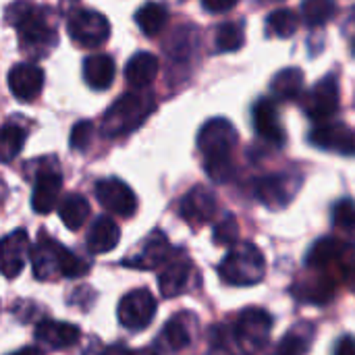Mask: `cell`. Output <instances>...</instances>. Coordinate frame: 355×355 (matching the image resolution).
Returning a JSON list of instances; mask_svg holds the SVG:
<instances>
[{
	"label": "cell",
	"instance_id": "obj_21",
	"mask_svg": "<svg viewBox=\"0 0 355 355\" xmlns=\"http://www.w3.org/2000/svg\"><path fill=\"white\" fill-rule=\"evenodd\" d=\"M35 339L52 349H67L79 343L81 331L75 324L69 322H56V320H42L35 327Z\"/></svg>",
	"mask_w": 355,
	"mask_h": 355
},
{
	"label": "cell",
	"instance_id": "obj_38",
	"mask_svg": "<svg viewBox=\"0 0 355 355\" xmlns=\"http://www.w3.org/2000/svg\"><path fill=\"white\" fill-rule=\"evenodd\" d=\"M333 355H355V337H352V335L341 337V339L335 343Z\"/></svg>",
	"mask_w": 355,
	"mask_h": 355
},
{
	"label": "cell",
	"instance_id": "obj_30",
	"mask_svg": "<svg viewBox=\"0 0 355 355\" xmlns=\"http://www.w3.org/2000/svg\"><path fill=\"white\" fill-rule=\"evenodd\" d=\"M337 12L335 0H304L302 4V19L310 27H322L327 25Z\"/></svg>",
	"mask_w": 355,
	"mask_h": 355
},
{
	"label": "cell",
	"instance_id": "obj_36",
	"mask_svg": "<svg viewBox=\"0 0 355 355\" xmlns=\"http://www.w3.org/2000/svg\"><path fill=\"white\" fill-rule=\"evenodd\" d=\"M94 137V123L92 121H79L73 129H71V137H69V146L75 152H83L89 148Z\"/></svg>",
	"mask_w": 355,
	"mask_h": 355
},
{
	"label": "cell",
	"instance_id": "obj_9",
	"mask_svg": "<svg viewBox=\"0 0 355 355\" xmlns=\"http://www.w3.org/2000/svg\"><path fill=\"white\" fill-rule=\"evenodd\" d=\"M272 329V316L262 308H245L235 322L233 335L239 345L250 352H258L266 345Z\"/></svg>",
	"mask_w": 355,
	"mask_h": 355
},
{
	"label": "cell",
	"instance_id": "obj_31",
	"mask_svg": "<svg viewBox=\"0 0 355 355\" xmlns=\"http://www.w3.org/2000/svg\"><path fill=\"white\" fill-rule=\"evenodd\" d=\"M300 25V17L295 15V10L291 8H277L268 15L266 19V29L270 35H277V37H291L295 33Z\"/></svg>",
	"mask_w": 355,
	"mask_h": 355
},
{
	"label": "cell",
	"instance_id": "obj_35",
	"mask_svg": "<svg viewBox=\"0 0 355 355\" xmlns=\"http://www.w3.org/2000/svg\"><path fill=\"white\" fill-rule=\"evenodd\" d=\"M333 223L343 231H355V202L354 200H339L333 206Z\"/></svg>",
	"mask_w": 355,
	"mask_h": 355
},
{
	"label": "cell",
	"instance_id": "obj_14",
	"mask_svg": "<svg viewBox=\"0 0 355 355\" xmlns=\"http://www.w3.org/2000/svg\"><path fill=\"white\" fill-rule=\"evenodd\" d=\"M44 71L33 62H17L8 71V89L21 102H31L42 94Z\"/></svg>",
	"mask_w": 355,
	"mask_h": 355
},
{
	"label": "cell",
	"instance_id": "obj_24",
	"mask_svg": "<svg viewBox=\"0 0 355 355\" xmlns=\"http://www.w3.org/2000/svg\"><path fill=\"white\" fill-rule=\"evenodd\" d=\"M158 58L150 52H137L129 58L125 67V79L131 87H148L158 75Z\"/></svg>",
	"mask_w": 355,
	"mask_h": 355
},
{
	"label": "cell",
	"instance_id": "obj_7",
	"mask_svg": "<svg viewBox=\"0 0 355 355\" xmlns=\"http://www.w3.org/2000/svg\"><path fill=\"white\" fill-rule=\"evenodd\" d=\"M67 31L71 40L81 48H100L110 37V23L108 19L92 8H83L71 15Z\"/></svg>",
	"mask_w": 355,
	"mask_h": 355
},
{
	"label": "cell",
	"instance_id": "obj_43",
	"mask_svg": "<svg viewBox=\"0 0 355 355\" xmlns=\"http://www.w3.org/2000/svg\"><path fill=\"white\" fill-rule=\"evenodd\" d=\"M135 355H156V354H152V352H137Z\"/></svg>",
	"mask_w": 355,
	"mask_h": 355
},
{
	"label": "cell",
	"instance_id": "obj_13",
	"mask_svg": "<svg viewBox=\"0 0 355 355\" xmlns=\"http://www.w3.org/2000/svg\"><path fill=\"white\" fill-rule=\"evenodd\" d=\"M216 208H218V202H216V196L212 193V189H208L204 185H196L193 189H189L183 196L179 212L191 227H202L214 218Z\"/></svg>",
	"mask_w": 355,
	"mask_h": 355
},
{
	"label": "cell",
	"instance_id": "obj_26",
	"mask_svg": "<svg viewBox=\"0 0 355 355\" xmlns=\"http://www.w3.org/2000/svg\"><path fill=\"white\" fill-rule=\"evenodd\" d=\"M270 89L279 100H297L304 89V71L297 67L279 71L270 81Z\"/></svg>",
	"mask_w": 355,
	"mask_h": 355
},
{
	"label": "cell",
	"instance_id": "obj_1",
	"mask_svg": "<svg viewBox=\"0 0 355 355\" xmlns=\"http://www.w3.org/2000/svg\"><path fill=\"white\" fill-rule=\"evenodd\" d=\"M237 144V131L231 121L216 116L204 123L198 133V148L204 156L206 175L216 183H227L233 177L231 152Z\"/></svg>",
	"mask_w": 355,
	"mask_h": 355
},
{
	"label": "cell",
	"instance_id": "obj_17",
	"mask_svg": "<svg viewBox=\"0 0 355 355\" xmlns=\"http://www.w3.org/2000/svg\"><path fill=\"white\" fill-rule=\"evenodd\" d=\"M62 189V175L56 168H42L33 181L31 193V208L35 214H50L60 198Z\"/></svg>",
	"mask_w": 355,
	"mask_h": 355
},
{
	"label": "cell",
	"instance_id": "obj_37",
	"mask_svg": "<svg viewBox=\"0 0 355 355\" xmlns=\"http://www.w3.org/2000/svg\"><path fill=\"white\" fill-rule=\"evenodd\" d=\"M237 2L239 0H202L204 8L210 10V12H227L233 6H237Z\"/></svg>",
	"mask_w": 355,
	"mask_h": 355
},
{
	"label": "cell",
	"instance_id": "obj_8",
	"mask_svg": "<svg viewBox=\"0 0 355 355\" xmlns=\"http://www.w3.org/2000/svg\"><path fill=\"white\" fill-rule=\"evenodd\" d=\"M341 104V92H339V81L333 75L322 77L304 98H302V108L304 112L316 121V123H329L337 112Z\"/></svg>",
	"mask_w": 355,
	"mask_h": 355
},
{
	"label": "cell",
	"instance_id": "obj_23",
	"mask_svg": "<svg viewBox=\"0 0 355 355\" xmlns=\"http://www.w3.org/2000/svg\"><path fill=\"white\" fill-rule=\"evenodd\" d=\"M114 60L108 54H92L83 60V79L92 89H108L114 81Z\"/></svg>",
	"mask_w": 355,
	"mask_h": 355
},
{
	"label": "cell",
	"instance_id": "obj_6",
	"mask_svg": "<svg viewBox=\"0 0 355 355\" xmlns=\"http://www.w3.org/2000/svg\"><path fill=\"white\" fill-rule=\"evenodd\" d=\"M156 297L150 293V289L141 287V289H133L129 293H125L116 306V318L121 322L123 329L131 331V333H139L146 327H150V322L156 316Z\"/></svg>",
	"mask_w": 355,
	"mask_h": 355
},
{
	"label": "cell",
	"instance_id": "obj_40",
	"mask_svg": "<svg viewBox=\"0 0 355 355\" xmlns=\"http://www.w3.org/2000/svg\"><path fill=\"white\" fill-rule=\"evenodd\" d=\"M10 355H42V352L35 349V347H23V349H19V352H15V354Z\"/></svg>",
	"mask_w": 355,
	"mask_h": 355
},
{
	"label": "cell",
	"instance_id": "obj_41",
	"mask_svg": "<svg viewBox=\"0 0 355 355\" xmlns=\"http://www.w3.org/2000/svg\"><path fill=\"white\" fill-rule=\"evenodd\" d=\"M349 15H352V21H354V25H355V6L352 8V12H349ZM352 52H354V56H355V33H354V37H352Z\"/></svg>",
	"mask_w": 355,
	"mask_h": 355
},
{
	"label": "cell",
	"instance_id": "obj_20",
	"mask_svg": "<svg viewBox=\"0 0 355 355\" xmlns=\"http://www.w3.org/2000/svg\"><path fill=\"white\" fill-rule=\"evenodd\" d=\"M355 248H349L347 243L335 239V237H322L320 241H316L308 254V266L314 270H331L333 266L341 268L343 262L347 260V254L354 252Z\"/></svg>",
	"mask_w": 355,
	"mask_h": 355
},
{
	"label": "cell",
	"instance_id": "obj_12",
	"mask_svg": "<svg viewBox=\"0 0 355 355\" xmlns=\"http://www.w3.org/2000/svg\"><path fill=\"white\" fill-rule=\"evenodd\" d=\"M297 187H300L297 179L277 173V175L260 177L254 183V193L264 206L277 210V208H285L293 200Z\"/></svg>",
	"mask_w": 355,
	"mask_h": 355
},
{
	"label": "cell",
	"instance_id": "obj_42",
	"mask_svg": "<svg viewBox=\"0 0 355 355\" xmlns=\"http://www.w3.org/2000/svg\"><path fill=\"white\" fill-rule=\"evenodd\" d=\"M349 279H352V285H354V287H355V268H354V272L349 275Z\"/></svg>",
	"mask_w": 355,
	"mask_h": 355
},
{
	"label": "cell",
	"instance_id": "obj_27",
	"mask_svg": "<svg viewBox=\"0 0 355 355\" xmlns=\"http://www.w3.org/2000/svg\"><path fill=\"white\" fill-rule=\"evenodd\" d=\"M312 339H314V327L310 322H302L281 339L275 355H306L312 347Z\"/></svg>",
	"mask_w": 355,
	"mask_h": 355
},
{
	"label": "cell",
	"instance_id": "obj_11",
	"mask_svg": "<svg viewBox=\"0 0 355 355\" xmlns=\"http://www.w3.org/2000/svg\"><path fill=\"white\" fill-rule=\"evenodd\" d=\"M196 279V268L189 258L185 256H171V260L162 266L158 275V287L162 297L175 300L189 291L191 281Z\"/></svg>",
	"mask_w": 355,
	"mask_h": 355
},
{
	"label": "cell",
	"instance_id": "obj_39",
	"mask_svg": "<svg viewBox=\"0 0 355 355\" xmlns=\"http://www.w3.org/2000/svg\"><path fill=\"white\" fill-rule=\"evenodd\" d=\"M104 355H135L133 352H129L125 345H112V347H108Z\"/></svg>",
	"mask_w": 355,
	"mask_h": 355
},
{
	"label": "cell",
	"instance_id": "obj_25",
	"mask_svg": "<svg viewBox=\"0 0 355 355\" xmlns=\"http://www.w3.org/2000/svg\"><path fill=\"white\" fill-rule=\"evenodd\" d=\"M58 216L69 231H77L89 218V204L79 193H69L58 204Z\"/></svg>",
	"mask_w": 355,
	"mask_h": 355
},
{
	"label": "cell",
	"instance_id": "obj_19",
	"mask_svg": "<svg viewBox=\"0 0 355 355\" xmlns=\"http://www.w3.org/2000/svg\"><path fill=\"white\" fill-rule=\"evenodd\" d=\"M29 252V235L23 229L8 233L0 245V266L6 279L19 277L25 266V256Z\"/></svg>",
	"mask_w": 355,
	"mask_h": 355
},
{
	"label": "cell",
	"instance_id": "obj_4",
	"mask_svg": "<svg viewBox=\"0 0 355 355\" xmlns=\"http://www.w3.org/2000/svg\"><path fill=\"white\" fill-rule=\"evenodd\" d=\"M156 102L152 94L144 92H127L123 94L102 119V133L110 139L123 137L146 123V119L154 112Z\"/></svg>",
	"mask_w": 355,
	"mask_h": 355
},
{
	"label": "cell",
	"instance_id": "obj_2",
	"mask_svg": "<svg viewBox=\"0 0 355 355\" xmlns=\"http://www.w3.org/2000/svg\"><path fill=\"white\" fill-rule=\"evenodd\" d=\"M31 268L37 281H52L56 277H83L92 268V260L75 256V252L60 245L56 239L42 237L31 250Z\"/></svg>",
	"mask_w": 355,
	"mask_h": 355
},
{
	"label": "cell",
	"instance_id": "obj_33",
	"mask_svg": "<svg viewBox=\"0 0 355 355\" xmlns=\"http://www.w3.org/2000/svg\"><path fill=\"white\" fill-rule=\"evenodd\" d=\"M245 42L243 35V27L239 23H223L216 27V35H214V44L218 52H237Z\"/></svg>",
	"mask_w": 355,
	"mask_h": 355
},
{
	"label": "cell",
	"instance_id": "obj_34",
	"mask_svg": "<svg viewBox=\"0 0 355 355\" xmlns=\"http://www.w3.org/2000/svg\"><path fill=\"white\" fill-rule=\"evenodd\" d=\"M214 243L216 245H235L239 243V223L233 214H225L214 227Z\"/></svg>",
	"mask_w": 355,
	"mask_h": 355
},
{
	"label": "cell",
	"instance_id": "obj_28",
	"mask_svg": "<svg viewBox=\"0 0 355 355\" xmlns=\"http://www.w3.org/2000/svg\"><path fill=\"white\" fill-rule=\"evenodd\" d=\"M189 318V314H177L175 318H171L166 322V327L162 329V343L173 349V352H181L191 343V324L185 322Z\"/></svg>",
	"mask_w": 355,
	"mask_h": 355
},
{
	"label": "cell",
	"instance_id": "obj_45",
	"mask_svg": "<svg viewBox=\"0 0 355 355\" xmlns=\"http://www.w3.org/2000/svg\"><path fill=\"white\" fill-rule=\"evenodd\" d=\"M243 355H245V354H243Z\"/></svg>",
	"mask_w": 355,
	"mask_h": 355
},
{
	"label": "cell",
	"instance_id": "obj_3",
	"mask_svg": "<svg viewBox=\"0 0 355 355\" xmlns=\"http://www.w3.org/2000/svg\"><path fill=\"white\" fill-rule=\"evenodd\" d=\"M218 277L231 287H252L266 277V258L252 241L235 243L218 264Z\"/></svg>",
	"mask_w": 355,
	"mask_h": 355
},
{
	"label": "cell",
	"instance_id": "obj_15",
	"mask_svg": "<svg viewBox=\"0 0 355 355\" xmlns=\"http://www.w3.org/2000/svg\"><path fill=\"white\" fill-rule=\"evenodd\" d=\"M171 260V245L164 233L160 231H152L141 248L131 254V258L125 260V266H133L137 270H152V268H160Z\"/></svg>",
	"mask_w": 355,
	"mask_h": 355
},
{
	"label": "cell",
	"instance_id": "obj_5",
	"mask_svg": "<svg viewBox=\"0 0 355 355\" xmlns=\"http://www.w3.org/2000/svg\"><path fill=\"white\" fill-rule=\"evenodd\" d=\"M10 8L17 10V15L8 12V19L17 27L23 46L42 48V46H48L50 40H54V23L50 17L52 15L50 8L31 6L27 2H15Z\"/></svg>",
	"mask_w": 355,
	"mask_h": 355
},
{
	"label": "cell",
	"instance_id": "obj_22",
	"mask_svg": "<svg viewBox=\"0 0 355 355\" xmlns=\"http://www.w3.org/2000/svg\"><path fill=\"white\" fill-rule=\"evenodd\" d=\"M121 241V229L110 216H98L87 231V250L92 254H108Z\"/></svg>",
	"mask_w": 355,
	"mask_h": 355
},
{
	"label": "cell",
	"instance_id": "obj_32",
	"mask_svg": "<svg viewBox=\"0 0 355 355\" xmlns=\"http://www.w3.org/2000/svg\"><path fill=\"white\" fill-rule=\"evenodd\" d=\"M27 131L17 125V123H6L2 127V137H0V152H2V162H10L25 146Z\"/></svg>",
	"mask_w": 355,
	"mask_h": 355
},
{
	"label": "cell",
	"instance_id": "obj_16",
	"mask_svg": "<svg viewBox=\"0 0 355 355\" xmlns=\"http://www.w3.org/2000/svg\"><path fill=\"white\" fill-rule=\"evenodd\" d=\"M310 144L320 150L339 152V154H355V133L345 123H322L310 133Z\"/></svg>",
	"mask_w": 355,
	"mask_h": 355
},
{
	"label": "cell",
	"instance_id": "obj_29",
	"mask_svg": "<svg viewBox=\"0 0 355 355\" xmlns=\"http://www.w3.org/2000/svg\"><path fill=\"white\" fill-rule=\"evenodd\" d=\"M166 21H168V10L160 2H148L135 12V23L148 37L158 35L166 25Z\"/></svg>",
	"mask_w": 355,
	"mask_h": 355
},
{
	"label": "cell",
	"instance_id": "obj_18",
	"mask_svg": "<svg viewBox=\"0 0 355 355\" xmlns=\"http://www.w3.org/2000/svg\"><path fill=\"white\" fill-rule=\"evenodd\" d=\"M252 121H254V129L260 139H264L266 144H272V146L285 144V129L279 121L277 104L270 98H260L254 104Z\"/></svg>",
	"mask_w": 355,
	"mask_h": 355
},
{
	"label": "cell",
	"instance_id": "obj_44",
	"mask_svg": "<svg viewBox=\"0 0 355 355\" xmlns=\"http://www.w3.org/2000/svg\"><path fill=\"white\" fill-rule=\"evenodd\" d=\"M260 2H281V0H260Z\"/></svg>",
	"mask_w": 355,
	"mask_h": 355
},
{
	"label": "cell",
	"instance_id": "obj_10",
	"mask_svg": "<svg viewBox=\"0 0 355 355\" xmlns=\"http://www.w3.org/2000/svg\"><path fill=\"white\" fill-rule=\"evenodd\" d=\"M96 200L100 206L121 218H129L137 212V196L125 181L116 177H108L96 183Z\"/></svg>",
	"mask_w": 355,
	"mask_h": 355
}]
</instances>
